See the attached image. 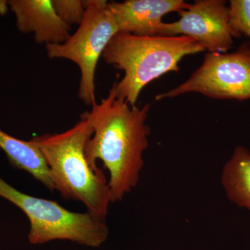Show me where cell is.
Listing matches in <instances>:
<instances>
[{"label": "cell", "mask_w": 250, "mask_h": 250, "mask_svg": "<svg viewBox=\"0 0 250 250\" xmlns=\"http://www.w3.org/2000/svg\"><path fill=\"white\" fill-rule=\"evenodd\" d=\"M149 104L131 106L117 97L113 87L88 112L93 134L85 146V158L94 170H100L97 161H101L109 173L111 203L121 201L139 184L143 152L149 146Z\"/></svg>", "instance_id": "obj_1"}, {"label": "cell", "mask_w": 250, "mask_h": 250, "mask_svg": "<svg viewBox=\"0 0 250 250\" xmlns=\"http://www.w3.org/2000/svg\"><path fill=\"white\" fill-rule=\"evenodd\" d=\"M93 134L88 112H85L71 129L35 136L31 141L42 153L56 190L65 200L82 202L87 212L106 220L111 203L108 179L101 169L90 167L85 155Z\"/></svg>", "instance_id": "obj_2"}, {"label": "cell", "mask_w": 250, "mask_h": 250, "mask_svg": "<svg viewBox=\"0 0 250 250\" xmlns=\"http://www.w3.org/2000/svg\"><path fill=\"white\" fill-rule=\"evenodd\" d=\"M205 52L191 38L185 36H138L118 32L103 54L106 63L125 72L113 85L118 98L135 106L148 83L169 72L179 71L184 57Z\"/></svg>", "instance_id": "obj_3"}, {"label": "cell", "mask_w": 250, "mask_h": 250, "mask_svg": "<svg viewBox=\"0 0 250 250\" xmlns=\"http://www.w3.org/2000/svg\"><path fill=\"white\" fill-rule=\"evenodd\" d=\"M0 197L17 206L25 213L31 244L66 240L90 248H99L108 236L106 220L91 213H75L57 202L31 196L19 191L0 177Z\"/></svg>", "instance_id": "obj_4"}, {"label": "cell", "mask_w": 250, "mask_h": 250, "mask_svg": "<svg viewBox=\"0 0 250 250\" xmlns=\"http://www.w3.org/2000/svg\"><path fill=\"white\" fill-rule=\"evenodd\" d=\"M83 21L65 42L46 45L50 59H64L75 62L81 72L79 98L86 105L95 102V76L99 59L110 41L118 33L108 3L104 0L85 1Z\"/></svg>", "instance_id": "obj_5"}, {"label": "cell", "mask_w": 250, "mask_h": 250, "mask_svg": "<svg viewBox=\"0 0 250 250\" xmlns=\"http://www.w3.org/2000/svg\"><path fill=\"white\" fill-rule=\"evenodd\" d=\"M196 93L216 100H250V42L230 53L206 54L201 66L182 84L156 100Z\"/></svg>", "instance_id": "obj_6"}, {"label": "cell", "mask_w": 250, "mask_h": 250, "mask_svg": "<svg viewBox=\"0 0 250 250\" xmlns=\"http://www.w3.org/2000/svg\"><path fill=\"white\" fill-rule=\"evenodd\" d=\"M178 14L176 22H164L160 36H188L210 53H225L231 48L234 36L226 1L196 0Z\"/></svg>", "instance_id": "obj_7"}, {"label": "cell", "mask_w": 250, "mask_h": 250, "mask_svg": "<svg viewBox=\"0 0 250 250\" xmlns=\"http://www.w3.org/2000/svg\"><path fill=\"white\" fill-rule=\"evenodd\" d=\"M183 0H126L108 3L118 32L138 36H160L163 18L190 7Z\"/></svg>", "instance_id": "obj_8"}, {"label": "cell", "mask_w": 250, "mask_h": 250, "mask_svg": "<svg viewBox=\"0 0 250 250\" xmlns=\"http://www.w3.org/2000/svg\"><path fill=\"white\" fill-rule=\"evenodd\" d=\"M8 4L19 31L33 33L38 43L62 44L70 38L71 28L59 17L52 0H9Z\"/></svg>", "instance_id": "obj_9"}, {"label": "cell", "mask_w": 250, "mask_h": 250, "mask_svg": "<svg viewBox=\"0 0 250 250\" xmlns=\"http://www.w3.org/2000/svg\"><path fill=\"white\" fill-rule=\"evenodd\" d=\"M0 149L4 151L11 165L29 172L51 191L56 190L45 159L31 140L18 139L0 129Z\"/></svg>", "instance_id": "obj_10"}, {"label": "cell", "mask_w": 250, "mask_h": 250, "mask_svg": "<svg viewBox=\"0 0 250 250\" xmlns=\"http://www.w3.org/2000/svg\"><path fill=\"white\" fill-rule=\"evenodd\" d=\"M221 183L229 200L250 210V152L238 146L224 166Z\"/></svg>", "instance_id": "obj_11"}, {"label": "cell", "mask_w": 250, "mask_h": 250, "mask_svg": "<svg viewBox=\"0 0 250 250\" xmlns=\"http://www.w3.org/2000/svg\"><path fill=\"white\" fill-rule=\"evenodd\" d=\"M229 7L234 37L245 35L250 39V0H231Z\"/></svg>", "instance_id": "obj_12"}, {"label": "cell", "mask_w": 250, "mask_h": 250, "mask_svg": "<svg viewBox=\"0 0 250 250\" xmlns=\"http://www.w3.org/2000/svg\"><path fill=\"white\" fill-rule=\"evenodd\" d=\"M59 17L67 25H80L84 18L86 3L80 0H52Z\"/></svg>", "instance_id": "obj_13"}, {"label": "cell", "mask_w": 250, "mask_h": 250, "mask_svg": "<svg viewBox=\"0 0 250 250\" xmlns=\"http://www.w3.org/2000/svg\"><path fill=\"white\" fill-rule=\"evenodd\" d=\"M9 9L8 1L0 0V15H5Z\"/></svg>", "instance_id": "obj_14"}]
</instances>
